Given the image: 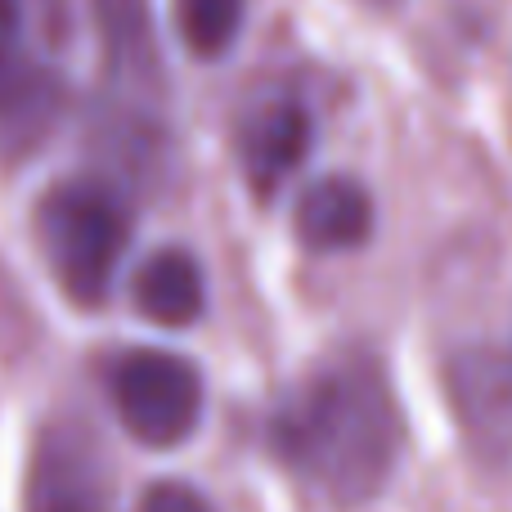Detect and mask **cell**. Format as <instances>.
I'll return each instance as SVG.
<instances>
[{"mask_svg": "<svg viewBox=\"0 0 512 512\" xmlns=\"http://www.w3.org/2000/svg\"><path fill=\"white\" fill-rule=\"evenodd\" d=\"M270 445L328 504H373L405 454V418L387 369L369 351L319 360L279 400Z\"/></svg>", "mask_w": 512, "mask_h": 512, "instance_id": "6da1fadb", "label": "cell"}, {"mask_svg": "<svg viewBox=\"0 0 512 512\" xmlns=\"http://www.w3.org/2000/svg\"><path fill=\"white\" fill-rule=\"evenodd\" d=\"M36 239L54 283L77 306H99L113 292L131 243V207L104 176L59 180L36 207Z\"/></svg>", "mask_w": 512, "mask_h": 512, "instance_id": "7a4b0ae2", "label": "cell"}, {"mask_svg": "<svg viewBox=\"0 0 512 512\" xmlns=\"http://www.w3.org/2000/svg\"><path fill=\"white\" fill-rule=\"evenodd\" d=\"M108 396L135 441L153 450L189 441L203 423V373L194 360L162 346H131L108 360Z\"/></svg>", "mask_w": 512, "mask_h": 512, "instance_id": "3957f363", "label": "cell"}, {"mask_svg": "<svg viewBox=\"0 0 512 512\" xmlns=\"http://www.w3.org/2000/svg\"><path fill=\"white\" fill-rule=\"evenodd\" d=\"M27 512H113V477L95 436L72 418L45 423L27 459Z\"/></svg>", "mask_w": 512, "mask_h": 512, "instance_id": "277c9868", "label": "cell"}, {"mask_svg": "<svg viewBox=\"0 0 512 512\" xmlns=\"http://www.w3.org/2000/svg\"><path fill=\"white\" fill-rule=\"evenodd\" d=\"M63 117V77L18 41L0 45V158L18 162L45 149Z\"/></svg>", "mask_w": 512, "mask_h": 512, "instance_id": "5b68a950", "label": "cell"}, {"mask_svg": "<svg viewBox=\"0 0 512 512\" xmlns=\"http://www.w3.org/2000/svg\"><path fill=\"white\" fill-rule=\"evenodd\" d=\"M310 144H315V117H310V108L288 95L265 99L239 126L243 180H248L261 198L279 194L301 171V162L310 158Z\"/></svg>", "mask_w": 512, "mask_h": 512, "instance_id": "8992f818", "label": "cell"}, {"mask_svg": "<svg viewBox=\"0 0 512 512\" xmlns=\"http://www.w3.org/2000/svg\"><path fill=\"white\" fill-rule=\"evenodd\" d=\"M373 194L355 176H319L301 189L297 207H292V230H297L301 248L310 252H355L369 243L373 234Z\"/></svg>", "mask_w": 512, "mask_h": 512, "instance_id": "52a82bcc", "label": "cell"}, {"mask_svg": "<svg viewBox=\"0 0 512 512\" xmlns=\"http://www.w3.org/2000/svg\"><path fill=\"white\" fill-rule=\"evenodd\" d=\"M131 301L149 324L189 328L207 310V274L189 248H158L135 265Z\"/></svg>", "mask_w": 512, "mask_h": 512, "instance_id": "ba28073f", "label": "cell"}, {"mask_svg": "<svg viewBox=\"0 0 512 512\" xmlns=\"http://www.w3.org/2000/svg\"><path fill=\"white\" fill-rule=\"evenodd\" d=\"M95 9H99V18H104V45H108V63H113L117 77H122L126 86L158 81L144 0H95Z\"/></svg>", "mask_w": 512, "mask_h": 512, "instance_id": "9c48e42d", "label": "cell"}, {"mask_svg": "<svg viewBox=\"0 0 512 512\" xmlns=\"http://www.w3.org/2000/svg\"><path fill=\"white\" fill-rule=\"evenodd\" d=\"M243 23H248V0H176V32L198 59L230 54Z\"/></svg>", "mask_w": 512, "mask_h": 512, "instance_id": "30bf717a", "label": "cell"}, {"mask_svg": "<svg viewBox=\"0 0 512 512\" xmlns=\"http://www.w3.org/2000/svg\"><path fill=\"white\" fill-rule=\"evenodd\" d=\"M140 512H216V508L198 486H189L180 477H162L140 495Z\"/></svg>", "mask_w": 512, "mask_h": 512, "instance_id": "8fae6325", "label": "cell"}, {"mask_svg": "<svg viewBox=\"0 0 512 512\" xmlns=\"http://www.w3.org/2000/svg\"><path fill=\"white\" fill-rule=\"evenodd\" d=\"M18 27H23V0H0V45L18 41Z\"/></svg>", "mask_w": 512, "mask_h": 512, "instance_id": "7c38bea8", "label": "cell"}, {"mask_svg": "<svg viewBox=\"0 0 512 512\" xmlns=\"http://www.w3.org/2000/svg\"><path fill=\"white\" fill-rule=\"evenodd\" d=\"M369 5H378V9H387V5H400V0H369Z\"/></svg>", "mask_w": 512, "mask_h": 512, "instance_id": "4fadbf2b", "label": "cell"}]
</instances>
